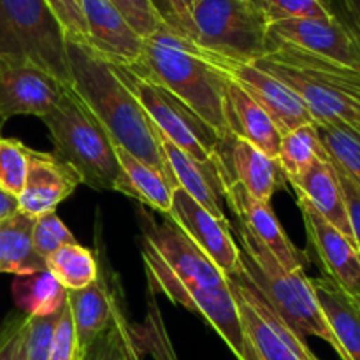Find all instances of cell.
Wrapping results in <instances>:
<instances>
[{
  "mask_svg": "<svg viewBox=\"0 0 360 360\" xmlns=\"http://www.w3.org/2000/svg\"><path fill=\"white\" fill-rule=\"evenodd\" d=\"M34 220L20 211L0 224V274L21 276L46 269V262L35 253L32 241Z\"/></svg>",
  "mask_w": 360,
  "mask_h": 360,
  "instance_id": "27",
  "label": "cell"
},
{
  "mask_svg": "<svg viewBox=\"0 0 360 360\" xmlns=\"http://www.w3.org/2000/svg\"><path fill=\"white\" fill-rule=\"evenodd\" d=\"M218 172H220L221 183H224V200L236 214L238 224L243 225L250 234L255 236L283 264L285 269L306 271V267L311 264L308 252L299 250L288 239L287 232L283 231L280 220L271 207V202H264V200L250 195L236 179L225 174L220 167H218Z\"/></svg>",
  "mask_w": 360,
  "mask_h": 360,
  "instance_id": "14",
  "label": "cell"
},
{
  "mask_svg": "<svg viewBox=\"0 0 360 360\" xmlns=\"http://www.w3.org/2000/svg\"><path fill=\"white\" fill-rule=\"evenodd\" d=\"M336 171H338V176H340L341 186H343L345 200H347V210H348V218H350L352 234H354L355 245H357V248L360 250V188L354 181H352L350 178H348V176H345L338 167Z\"/></svg>",
  "mask_w": 360,
  "mask_h": 360,
  "instance_id": "42",
  "label": "cell"
},
{
  "mask_svg": "<svg viewBox=\"0 0 360 360\" xmlns=\"http://www.w3.org/2000/svg\"><path fill=\"white\" fill-rule=\"evenodd\" d=\"M60 313H62V309L53 313V315L30 316L28 319L23 345V360H49L53 336H55Z\"/></svg>",
  "mask_w": 360,
  "mask_h": 360,
  "instance_id": "36",
  "label": "cell"
},
{
  "mask_svg": "<svg viewBox=\"0 0 360 360\" xmlns=\"http://www.w3.org/2000/svg\"><path fill=\"white\" fill-rule=\"evenodd\" d=\"M11 292L18 311L28 316L53 315L67 301V290L48 269L16 276Z\"/></svg>",
  "mask_w": 360,
  "mask_h": 360,
  "instance_id": "28",
  "label": "cell"
},
{
  "mask_svg": "<svg viewBox=\"0 0 360 360\" xmlns=\"http://www.w3.org/2000/svg\"><path fill=\"white\" fill-rule=\"evenodd\" d=\"M319 160H329V153L320 141L315 123L297 127L281 136L276 162L288 183L304 174Z\"/></svg>",
  "mask_w": 360,
  "mask_h": 360,
  "instance_id": "29",
  "label": "cell"
},
{
  "mask_svg": "<svg viewBox=\"0 0 360 360\" xmlns=\"http://www.w3.org/2000/svg\"><path fill=\"white\" fill-rule=\"evenodd\" d=\"M111 2L143 39L150 37L164 27L150 0H111Z\"/></svg>",
  "mask_w": 360,
  "mask_h": 360,
  "instance_id": "38",
  "label": "cell"
},
{
  "mask_svg": "<svg viewBox=\"0 0 360 360\" xmlns=\"http://www.w3.org/2000/svg\"><path fill=\"white\" fill-rule=\"evenodd\" d=\"M213 62L271 116L281 136L297 127L315 123L302 98L274 76L253 63L232 62L217 55H213Z\"/></svg>",
  "mask_w": 360,
  "mask_h": 360,
  "instance_id": "15",
  "label": "cell"
},
{
  "mask_svg": "<svg viewBox=\"0 0 360 360\" xmlns=\"http://www.w3.org/2000/svg\"><path fill=\"white\" fill-rule=\"evenodd\" d=\"M197 44L213 55L253 63L267 53V21L252 0H197L190 7Z\"/></svg>",
  "mask_w": 360,
  "mask_h": 360,
  "instance_id": "6",
  "label": "cell"
},
{
  "mask_svg": "<svg viewBox=\"0 0 360 360\" xmlns=\"http://www.w3.org/2000/svg\"><path fill=\"white\" fill-rule=\"evenodd\" d=\"M32 241H34L35 253L46 262L56 250L77 243V239L74 238L70 229L63 224L62 218L56 214V211H49L34 220Z\"/></svg>",
  "mask_w": 360,
  "mask_h": 360,
  "instance_id": "35",
  "label": "cell"
},
{
  "mask_svg": "<svg viewBox=\"0 0 360 360\" xmlns=\"http://www.w3.org/2000/svg\"><path fill=\"white\" fill-rule=\"evenodd\" d=\"M171 220L225 276L243 269L241 248L232 238L231 221L207 213L185 190L174 188L172 206L167 214Z\"/></svg>",
  "mask_w": 360,
  "mask_h": 360,
  "instance_id": "12",
  "label": "cell"
},
{
  "mask_svg": "<svg viewBox=\"0 0 360 360\" xmlns=\"http://www.w3.org/2000/svg\"><path fill=\"white\" fill-rule=\"evenodd\" d=\"M290 185L294 188L295 197L304 199L323 220L329 221L345 236L354 239L343 186H341L340 176H338L336 165L333 164L330 158L315 162L304 174L292 179Z\"/></svg>",
  "mask_w": 360,
  "mask_h": 360,
  "instance_id": "23",
  "label": "cell"
},
{
  "mask_svg": "<svg viewBox=\"0 0 360 360\" xmlns=\"http://www.w3.org/2000/svg\"><path fill=\"white\" fill-rule=\"evenodd\" d=\"M150 2L155 7L158 18H160V21L164 23V27L167 30L197 42V34L192 16H190L188 7L183 4V0H150Z\"/></svg>",
  "mask_w": 360,
  "mask_h": 360,
  "instance_id": "40",
  "label": "cell"
},
{
  "mask_svg": "<svg viewBox=\"0 0 360 360\" xmlns=\"http://www.w3.org/2000/svg\"><path fill=\"white\" fill-rule=\"evenodd\" d=\"M65 49L70 88L97 116L112 143L153 167L178 188L162 155L153 123L120 79L115 65L83 42L67 41Z\"/></svg>",
  "mask_w": 360,
  "mask_h": 360,
  "instance_id": "1",
  "label": "cell"
},
{
  "mask_svg": "<svg viewBox=\"0 0 360 360\" xmlns=\"http://www.w3.org/2000/svg\"><path fill=\"white\" fill-rule=\"evenodd\" d=\"M143 241H146L165 266L185 283H195L211 290L227 288V276L172 224H158L148 211L139 210Z\"/></svg>",
  "mask_w": 360,
  "mask_h": 360,
  "instance_id": "13",
  "label": "cell"
},
{
  "mask_svg": "<svg viewBox=\"0 0 360 360\" xmlns=\"http://www.w3.org/2000/svg\"><path fill=\"white\" fill-rule=\"evenodd\" d=\"M4 123H6V120H4L2 116H0V132H2V127H4Z\"/></svg>",
  "mask_w": 360,
  "mask_h": 360,
  "instance_id": "46",
  "label": "cell"
},
{
  "mask_svg": "<svg viewBox=\"0 0 360 360\" xmlns=\"http://www.w3.org/2000/svg\"><path fill=\"white\" fill-rule=\"evenodd\" d=\"M30 316L13 311L0 322V360H23V345Z\"/></svg>",
  "mask_w": 360,
  "mask_h": 360,
  "instance_id": "39",
  "label": "cell"
},
{
  "mask_svg": "<svg viewBox=\"0 0 360 360\" xmlns=\"http://www.w3.org/2000/svg\"><path fill=\"white\" fill-rule=\"evenodd\" d=\"M86 44L115 65H130L143 55L144 39L111 0H83Z\"/></svg>",
  "mask_w": 360,
  "mask_h": 360,
  "instance_id": "20",
  "label": "cell"
},
{
  "mask_svg": "<svg viewBox=\"0 0 360 360\" xmlns=\"http://www.w3.org/2000/svg\"><path fill=\"white\" fill-rule=\"evenodd\" d=\"M48 127L53 155L67 162L94 190L122 192L123 172L115 143L79 95L67 86L58 105L41 118Z\"/></svg>",
  "mask_w": 360,
  "mask_h": 360,
  "instance_id": "4",
  "label": "cell"
},
{
  "mask_svg": "<svg viewBox=\"0 0 360 360\" xmlns=\"http://www.w3.org/2000/svg\"><path fill=\"white\" fill-rule=\"evenodd\" d=\"M46 4L58 20L67 41L86 44L88 30L83 13V0H46Z\"/></svg>",
  "mask_w": 360,
  "mask_h": 360,
  "instance_id": "37",
  "label": "cell"
},
{
  "mask_svg": "<svg viewBox=\"0 0 360 360\" xmlns=\"http://www.w3.org/2000/svg\"><path fill=\"white\" fill-rule=\"evenodd\" d=\"M98 278L81 290H67V304L72 313L77 341V360L86 352L123 309V294L118 276L98 253Z\"/></svg>",
  "mask_w": 360,
  "mask_h": 360,
  "instance_id": "17",
  "label": "cell"
},
{
  "mask_svg": "<svg viewBox=\"0 0 360 360\" xmlns=\"http://www.w3.org/2000/svg\"><path fill=\"white\" fill-rule=\"evenodd\" d=\"M123 67L176 95L220 139L231 136L225 102L229 76L213 62V55L197 42L162 27L144 39L141 58Z\"/></svg>",
  "mask_w": 360,
  "mask_h": 360,
  "instance_id": "2",
  "label": "cell"
},
{
  "mask_svg": "<svg viewBox=\"0 0 360 360\" xmlns=\"http://www.w3.org/2000/svg\"><path fill=\"white\" fill-rule=\"evenodd\" d=\"M49 360H77L76 329H74L72 313H70L67 301L60 313L58 323H56Z\"/></svg>",
  "mask_w": 360,
  "mask_h": 360,
  "instance_id": "41",
  "label": "cell"
},
{
  "mask_svg": "<svg viewBox=\"0 0 360 360\" xmlns=\"http://www.w3.org/2000/svg\"><path fill=\"white\" fill-rule=\"evenodd\" d=\"M81 176L56 155L32 150L27 181L18 197L21 213L32 218L56 211L58 204L69 199L81 185Z\"/></svg>",
  "mask_w": 360,
  "mask_h": 360,
  "instance_id": "19",
  "label": "cell"
},
{
  "mask_svg": "<svg viewBox=\"0 0 360 360\" xmlns=\"http://www.w3.org/2000/svg\"><path fill=\"white\" fill-rule=\"evenodd\" d=\"M225 102L231 136L248 141L271 158H276L281 143L280 130L271 116L231 77L227 81Z\"/></svg>",
  "mask_w": 360,
  "mask_h": 360,
  "instance_id": "24",
  "label": "cell"
},
{
  "mask_svg": "<svg viewBox=\"0 0 360 360\" xmlns=\"http://www.w3.org/2000/svg\"><path fill=\"white\" fill-rule=\"evenodd\" d=\"M329 158L360 188V132L336 123H315Z\"/></svg>",
  "mask_w": 360,
  "mask_h": 360,
  "instance_id": "31",
  "label": "cell"
},
{
  "mask_svg": "<svg viewBox=\"0 0 360 360\" xmlns=\"http://www.w3.org/2000/svg\"><path fill=\"white\" fill-rule=\"evenodd\" d=\"M336 2L340 6V13H336V16L350 28L360 44V0H336Z\"/></svg>",
  "mask_w": 360,
  "mask_h": 360,
  "instance_id": "43",
  "label": "cell"
},
{
  "mask_svg": "<svg viewBox=\"0 0 360 360\" xmlns=\"http://www.w3.org/2000/svg\"><path fill=\"white\" fill-rule=\"evenodd\" d=\"M16 213H20V202H18V197L11 195L6 190L0 188V224L6 220H9L11 217H14Z\"/></svg>",
  "mask_w": 360,
  "mask_h": 360,
  "instance_id": "44",
  "label": "cell"
},
{
  "mask_svg": "<svg viewBox=\"0 0 360 360\" xmlns=\"http://www.w3.org/2000/svg\"><path fill=\"white\" fill-rule=\"evenodd\" d=\"M79 360H141L137 340L130 329L125 309L116 315L115 322L95 338Z\"/></svg>",
  "mask_w": 360,
  "mask_h": 360,
  "instance_id": "32",
  "label": "cell"
},
{
  "mask_svg": "<svg viewBox=\"0 0 360 360\" xmlns=\"http://www.w3.org/2000/svg\"><path fill=\"white\" fill-rule=\"evenodd\" d=\"M155 132H157L162 155H164L165 164H167L176 185L185 190L207 213L220 218V220H227L224 204H221V200H224V183H221L220 172H218L214 160H197V158L190 157L186 151H183L181 148L172 144L157 129H155Z\"/></svg>",
  "mask_w": 360,
  "mask_h": 360,
  "instance_id": "22",
  "label": "cell"
},
{
  "mask_svg": "<svg viewBox=\"0 0 360 360\" xmlns=\"http://www.w3.org/2000/svg\"><path fill=\"white\" fill-rule=\"evenodd\" d=\"M267 42L290 44L302 51L360 69V44L350 28L340 20H285L267 27Z\"/></svg>",
  "mask_w": 360,
  "mask_h": 360,
  "instance_id": "18",
  "label": "cell"
},
{
  "mask_svg": "<svg viewBox=\"0 0 360 360\" xmlns=\"http://www.w3.org/2000/svg\"><path fill=\"white\" fill-rule=\"evenodd\" d=\"M116 157L123 172V195L137 199L144 206L167 214L172 206V192L174 186L158 171L141 162L122 146H116Z\"/></svg>",
  "mask_w": 360,
  "mask_h": 360,
  "instance_id": "26",
  "label": "cell"
},
{
  "mask_svg": "<svg viewBox=\"0 0 360 360\" xmlns=\"http://www.w3.org/2000/svg\"><path fill=\"white\" fill-rule=\"evenodd\" d=\"M65 44L46 0H0V55L27 56L70 86Z\"/></svg>",
  "mask_w": 360,
  "mask_h": 360,
  "instance_id": "7",
  "label": "cell"
},
{
  "mask_svg": "<svg viewBox=\"0 0 360 360\" xmlns=\"http://www.w3.org/2000/svg\"><path fill=\"white\" fill-rule=\"evenodd\" d=\"M267 25L285 20H330L336 18L330 0H252Z\"/></svg>",
  "mask_w": 360,
  "mask_h": 360,
  "instance_id": "33",
  "label": "cell"
},
{
  "mask_svg": "<svg viewBox=\"0 0 360 360\" xmlns=\"http://www.w3.org/2000/svg\"><path fill=\"white\" fill-rule=\"evenodd\" d=\"M115 69L158 132L190 157L200 162L213 160L220 136L199 115L160 84L143 79L123 65H115Z\"/></svg>",
  "mask_w": 360,
  "mask_h": 360,
  "instance_id": "9",
  "label": "cell"
},
{
  "mask_svg": "<svg viewBox=\"0 0 360 360\" xmlns=\"http://www.w3.org/2000/svg\"><path fill=\"white\" fill-rule=\"evenodd\" d=\"M238 236L239 245H241L243 269H245L248 280L255 285L257 290L266 297V301L302 338H320L334 348L338 357L347 360L322 309H320L311 281L306 276V271L285 269L283 264L255 236L250 234L239 224Z\"/></svg>",
  "mask_w": 360,
  "mask_h": 360,
  "instance_id": "5",
  "label": "cell"
},
{
  "mask_svg": "<svg viewBox=\"0 0 360 360\" xmlns=\"http://www.w3.org/2000/svg\"><path fill=\"white\" fill-rule=\"evenodd\" d=\"M141 248H143V260L150 281L162 294L167 295L174 304L183 306L206 320V323H210L227 343L236 359L257 360L246 341L241 316L232 297L231 287L211 290L195 283H185L165 266L164 260L146 241H143Z\"/></svg>",
  "mask_w": 360,
  "mask_h": 360,
  "instance_id": "8",
  "label": "cell"
},
{
  "mask_svg": "<svg viewBox=\"0 0 360 360\" xmlns=\"http://www.w3.org/2000/svg\"><path fill=\"white\" fill-rule=\"evenodd\" d=\"M253 65L292 88L315 123H336L360 132V69L281 42H267V53Z\"/></svg>",
  "mask_w": 360,
  "mask_h": 360,
  "instance_id": "3",
  "label": "cell"
},
{
  "mask_svg": "<svg viewBox=\"0 0 360 360\" xmlns=\"http://www.w3.org/2000/svg\"><path fill=\"white\" fill-rule=\"evenodd\" d=\"M246 341L257 360H320L304 338L266 301L245 269L227 276Z\"/></svg>",
  "mask_w": 360,
  "mask_h": 360,
  "instance_id": "10",
  "label": "cell"
},
{
  "mask_svg": "<svg viewBox=\"0 0 360 360\" xmlns=\"http://www.w3.org/2000/svg\"><path fill=\"white\" fill-rule=\"evenodd\" d=\"M309 281L345 357L360 360V302L323 274Z\"/></svg>",
  "mask_w": 360,
  "mask_h": 360,
  "instance_id": "25",
  "label": "cell"
},
{
  "mask_svg": "<svg viewBox=\"0 0 360 360\" xmlns=\"http://www.w3.org/2000/svg\"><path fill=\"white\" fill-rule=\"evenodd\" d=\"M213 160L218 167L239 183L255 199L271 202L280 186V165L248 141L236 136L220 139Z\"/></svg>",
  "mask_w": 360,
  "mask_h": 360,
  "instance_id": "21",
  "label": "cell"
},
{
  "mask_svg": "<svg viewBox=\"0 0 360 360\" xmlns=\"http://www.w3.org/2000/svg\"><path fill=\"white\" fill-rule=\"evenodd\" d=\"M195 2H197V0H183V4H185V6L188 7V9H190V7H192V4H195Z\"/></svg>",
  "mask_w": 360,
  "mask_h": 360,
  "instance_id": "45",
  "label": "cell"
},
{
  "mask_svg": "<svg viewBox=\"0 0 360 360\" xmlns=\"http://www.w3.org/2000/svg\"><path fill=\"white\" fill-rule=\"evenodd\" d=\"M69 84L27 56L0 55V116L44 118L58 105Z\"/></svg>",
  "mask_w": 360,
  "mask_h": 360,
  "instance_id": "11",
  "label": "cell"
},
{
  "mask_svg": "<svg viewBox=\"0 0 360 360\" xmlns=\"http://www.w3.org/2000/svg\"><path fill=\"white\" fill-rule=\"evenodd\" d=\"M32 148L0 134V188L20 197L27 181Z\"/></svg>",
  "mask_w": 360,
  "mask_h": 360,
  "instance_id": "34",
  "label": "cell"
},
{
  "mask_svg": "<svg viewBox=\"0 0 360 360\" xmlns=\"http://www.w3.org/2000/svg\"><path fill=\"white\" fill-rule=\"evenodd\" d=\"M46 269L65 290H81L98 278V257L86 246L72 243L56 250L46 260Z\"/></svg>",
  "mask_w": 360,
  "mask_h": 360,
  "instance_id": "30",
  "label": "cell"
},
{
  "mask_svg": "<svg viewBox=\"0 0 360 360\" xmlns=\"http://www.w3.org/2000/svg\"><path fill=\"white\" fill-rule=\"evenodd\" d=\"M297 206L304 221L309 252L322 274L360 302V250L355 241L323 220L301 197H297Z\"/></svg>",
  "mask_w": 360,
  "mask_h": 360,
  "instance_id": "16",
  "label": "cell"
}]
</instances>
